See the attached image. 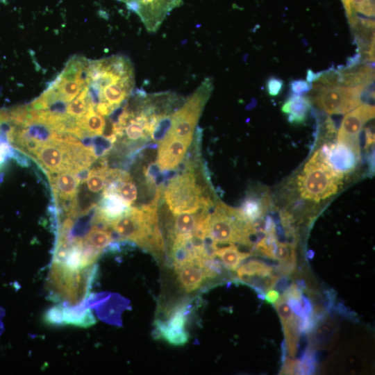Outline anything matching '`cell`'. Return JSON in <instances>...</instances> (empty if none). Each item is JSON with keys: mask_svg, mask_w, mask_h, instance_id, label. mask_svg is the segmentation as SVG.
I'll return each instance as SVG.
<instances>
[{"mask_svg": "<svg viewBox=\"0 0 375 375\" xmlns=\"http://www.w3.org/2000/svg\"><path fill=\"white\" fill-rule=\"evenodd\" d=\"M15 151L8 142L0 144V167L3 165L6 158H13Z\"/></svg>", "mask_w": 375, "mask_h": 375, "instance_id": "d6a6232c", "label": "cell"}, {"mask_svg": "<svg viewBox=\"0 0 375 375\" xmlns=\"http://www.w3.org/2000/svg\"><path fill=\"white\" fill-rule=\"evenodd\" d=\"M279 298V293L277 290H269L265 296V299L269 303H274Z\"/></svg>", "mask_w": 375, "mask_h": 375, "instance_id": "8d00e7d4", "label": "cell"}, {"mask_svg": "<svg viewBox=\"0 0 375 375\" xmlns=\"http://www.w3.org/2000/svg\"><path fill=\"white\" fill-rule=\"evenodd\" d=\"M62 324H72L79 327H88L96 323L92 311L89 308L82 309L77 306H61Z\"/></svg>", "mask_w": 375, "mask_h": 375, "instance_id": "2e32d148", "label": "cell"}, {"mask_svg": "<svg viewBox=\"0 0 375 375\" xmlns=\"http://www.w3.org/2000/svg\"><path fill=\"white\" fill-rule=\"evenodd\" d=\"M192 142L166 134L158 146L156 164L160 170L176 169L184 158Z\"/></svg>", "mask_w": 375, "mask_h": 375, "instance_id": "30bf717a", "label": "cell"}, {"mask_svg": "<svg viewBox=\"0 0 375 375\" xmlns=\"http://www.w3.org/2000/svg\"><path fill=\"white\" fill-rule=\"evenodd\" d=\"M78 126L84 131L86 137H94L103 134L106 122L103 116L97 113L91 105L86 114L77 122Z\"/></svg>", "mask_w": 375, "mask_h": 375, "instance_id": "e0dca14e", "label": "cell"}, {"mask_svg": "<svg viewBox=\"0 0 375 375\" xmlns=\"http://www.w3.org/2000/svg\"><path fill=\"white\" fill-rule=\"evenodd\" d=\"M82 238L83 245H90L101 253L113 241V236L109 228H103L95 224H92L85 236Z\"/></svg>", "mask_w": 375, "mask_h": 375, "instance_id": "d6986e66", "label": "cell"}, {"mask_svg": "<svg viewBox=\"0 0 375 375\" xmlns=\"http://www.w3.org/2000/svg\"><path fill=\"white\" fill-rule=\"evenodd\" d=\"M3 120V110H0V126Z\"/></svg>", "mask_w": 375, "mask_h": 375, "instance_id": "74e56055", "label": "cell"}, {"mask_svg": "<svg viewBox=\"0 0 375 375\" xmlns=\"http://www.w3.org/2000/svg\"><path fill=\"white\" fill-rule=\"evenodd\" d=\"M343 178L329 167L317 149L296 175L294 188L300 199L320 203L338 192Z\"/></svg>", "mask_w": 375, "mask_h": 375, "instance_id": "6da1fadb", "label": "cell"}, {"mask_svg": "<svg viewBox=\"0 0 375 375\" xmlns=\"http://www.w3.org/2000/svg\"><path fill=\"white\" fill-rule=\"evenodd\" d=\"M96 273L94 265L71 269L53 260L47 283L51 299L66 302L69 306H79L89 295Z\"/></svg>", "mask_w": 375, "mask_h": 375, "instance_id": "7a4b0ae2", "label": "cell"}, {"mask_svg": "<svg viewBox=\"0 0 375 375\" xmlns=\"http://www.w3.org/2000/svg\"><path fill=\"white\" fill-rule=\"evenodd\" d=\"M117 1L124 3L128 9L136 13L150 33L156 32L167 15L182 3V0Z\"/></svg>", "mask_w": 375, "mask_h": 375, "instance_id": "52a82bcc", "label": "cell"}, {"mask_svg": "<svg viewBox=\"0 0 375 375\" xmlns=\"http://www.w3.org/2000/svg\"><path fill=\"white\" fill-rule=\"evenodd\" d=\"M164 198L172 212L195 213L202 208H210L212 202L205 197L192 171L185 172L171 178L164 190Z\"/></svg>", "mask_w": 375, "mask_h": 375, "instance_id": "277c9868", "label": "cell"}, {"mask_svg": "<svg viewBox=\"0 0 375 375\" xmlns=\"http://www.w3.org/2000/svg\"><path fill=\"white\" fill-rule=\"evenodd\" d=\"M201 262L205 272L206 279H213L220 276L224 272V266L215 258L201 259Z\"/></svg>", "mask_w": 375, "mask_h": 375, "instance_id": "4316f807", "label": "cell"}, {"mask_svg": "<svg viewBox=\"0 0 375 375\" xmlns=\"http://www.w3.org/2000/svg\"><path fill=\"white\" fill-rule=\"evenodd\" d=\"M318 149L329 167L342 177L353 172L360 160V153L338 140L324 144Z\"/></svg>", "mask_w": 375, "mask_h": 375, "instance_id": "ba28073f", "label": "cell"}, {"mask_svg": "<svg viewBox=\"0 0 375 375\" xmlns=\"http://www.w3.org/2000/svg\"><path fill=\"white\" fill-rule=\"evenodd\" d=\"M283 87V81L278 78L271 77L267 81V92L272 97L278 95L282 91Z\"/></svg>", "mask_w": 375, "mask_h": 375, "instance_id": "83f0119b", "label": "cell"}, {"mask_svg": "<svg viewBox=\"0 0 375 375\" xmlns=\"http://www.w3.org/2000/svg\"><path fill=\"white\" fill-rule=\"evenodd\" d=\"M91 105L93 104L88 95L87 85L81 90L79 94L74 99L67 104V115L76 121H79L86 114Z\"/></svg>", "mask_w": 375, "mask_h": 375, "instance_id": "603a6c76", "label": "cell"}, {"mask_svg": "<svg viewBox=\"0 0 375 375\" xmlns=\"http://www.w3.org/2000/svg\"><path fill=\"white\" fill-rule=\"evenodd\" d=\"M311 89V83L305 80H294L290 83V90L294 94L303 95Z\"/></svg>", "mask_w": 375, "mask_h": 375, "instance_id": "f1b7e54d", "label": "cell"}, {"mask_svg": "<svg viewBox=\"0 0 375 375\" xmlns=\"http://www.w3.org/2000/svg\"><path fill=\"white\" fill-rule=\"evenodd\" d=\"M236 273L238 279L245 283L251 278H264L271 275L274 274V269L262 261L251 260L238 268Z\"/></svg>", "mask_w": 375, "mask_h": 375, "instance_id": "ac0fdd59", "label": "cell"}, {"mask_svg": "<svg viewBox=\"0 0 375 375\" xmlns=\"http://www.w3.org/2000/svg\"><path fill=\"white\" fill-rule=\"evenodd\" d=\"M269 193L265 190L249 193L239 209L244 218L252 222L263 217L271 206Z\"/></svg>", "mask_w": 375, "mask_h": 375, "instance_id": "8fae6325", "label": "cell"}, {"mask_svg": "<svg viewBox=\"0 0 375 375\" xmlns=\"http://www.w3.org/2000/svg\"><path fill=\"white\" fill-rule=\"evenodd\" d=\"M215 255L221 260L226 268L235 271L244 260L250 256L251 253L242 252L235 244H229L226 247H217Z\"/></svg>", "mask_w": 375, "mask_h": 375, "instance_id": "ffe728a7", "label": "cell"}, {"mask_svg": "<svg viewBox=\"0 0 375 375\" xmlns=\"http://www.w3.org/2000/svg\"><path fill=\"white\" fill-rule=\"evenodd\" d=\"M251 223L239 209L218 202L210 215L208 237L216 244L239 243L254 247Z\"/></svg>", "mask_w": 375, "mask_h": 375, "instance_id": "3957f363", "label": "cell"}, {"mask_svg": "<svg viewBox=\"0 0 375 375\" xmlns=\"http://www.w3.org/2000/svg\"><path fill=\"white\" fill-rule=\"evenodd\" d=\"M102 196L96 206L95 214L109 226L112 222L128 212L131 206L117 193H108Z\"/></svg>", "mask_w": 375, "mask_h": 375, "instance_id": "7c38bea8", "label": "cell"}, {"mask_svg": "<svg viewBox=\"0 0 375 375\" xmlns=\"http://www.w3.org/2000/svg\"><path fill=\"white\" fill-rule=\"evenodd\" d=\"M117 194L129 206L135 202L137 199L138 189L131 177L120 183Z\"/></svg>", "mask_w": 375, "mask_h": 375, "instance_id": "484cf974", "label": "cell"}, {"mask_svg": "<svg viewBox=\"0 0 375 375\" xmlns=\"http://www.w3.org/2000/svg\"><path fill=\"white\" fill-rule=\"evenodd\" d=\"M177 279L182 288L187 292L199 289L206 276L201 262V259H197L174 269Z\"/></svg>", "mask_w": 375, "mask_h": 375, "instance_id": "4fadbf2b", "label": "cell"}, {"mask_svg": "<svg viewBox=\"0 0 375 375\" xmlns=\"http://www.w3.org/2000/svg\"><path fill=\"white\" fill-rule=\"evenodd\" d=\"M290 283V280L288 277L283 276L278 278L274 288H276L278 292L283 293L284 290L291 284Z\"/></svg>", "mask_w": 375, "mask_h": 375, "instance_id": "d590c367", "label": "cell"}, {"mask_svg": "<svg viewBox=\"0 0 375 375\" xmlns=\"http://www.w3.org/2000/svg\"><path fill=\"white\" fill-rule=\"evenodd\" d=\"M350 65L349 68L338 71V85H369L374 81V70L367 65Z\"/></svg>", "mask_w": 375, "mask_h": 375, "instance_id": "5bb4252c", "label": "cell"}, {"mask_svg": "<svg viewBox=\"0 0 375 375\" xmlns=\"http://www.w3.org/2000/svg\"><path fill=\"white\" fill-rule=\"evenodd\" d=\"M331 330L328 324H321L316 329L315 340L320 343L326 342L332 334Z\"/></svg>", "mask_w": 375, "mask_h": 375, "instance_id": "f546056e", "label": "cell"}, {"mask_svg": "<svg viewBox=\"0 0 375 375\" xmlns=\"http://www.w3.org/2000/svg\"><path fill=\"white\" fill-rule=\"evenodd\" d=\"M212 90V78H205L182 106L174 112L171 126L166 134L192 141L199 119Z\"/></svg>", "mask_w": 375, "mask_h": 375, "instance_id": "5b68a950", "label": "cell"}, {"mask_svg": "<svg viewBox=\"0 0 375 375\" xmlns=\"http://www.w3.org/2000/svg\"><path fill=\"white\" fill-rule=\"evenodd\" d=\"M49 86L53 88L64 100L69 102L74 99L81 90L87 85L78 80H67L58 75Z\"/></svg>", "mask_w": 375, "mask_h": 375, "instance_id": "7402d4cb", "label": "cell"}, {"mask_svg": "<svg viewBox=\"0 0 375 375\" xmlns=\"http://www.w3.org/2000/svg\"><path fill=\"white\" fill-rule=\"evenodd\" d=\"M176 215L171 237L192 235L197 222V216L188 212L181 213Z\"/></svg>", "mask_w": 375, "mask_h": 375, "instance_id": "cb8c5ba5", "label": "cell"}, {"mask_svg": "<svg viewBox=\"0 0 375 375\" xmlns=\"http://www.w3.org/2000/svg\"><path fill=\"white\" fill-rule=\"evenodd\" d=\"M302 295V291L297 287V284L291 283L283 292L282 296L286 299H293L299 301Z\"/></svg>", "mask_w": 375, "mask_h": 375, "instance_id": "1f68e13d", "label": "cell"}, {"mask_svg": "<svg viewBox=\"0 0 375 375\" xmlns=\"http://www.w3.org/2000/svg\"><path fill=\"white\" fill-rule=\"evenodd\" d=\"M317 369V356L310 347L305 349L300 356L298 374H312Z\"/></svg>", "mask_w": 375, "mask_h": 375, "instance_id": "d4e9b609", "label": "cell"}, {"mask_svg": "<svg viewBox=\"0 0 375 375\" xmlns=\"http://www.w3.org/2000/svg\"><path fill=\"white\" fill-rule=\"evenodd\" d=\"M300 304L306 316H310L312 312V307L310 300L306 296L301 295L299 299Z\"/></svg>", "mask_w": 375, "mask_h": 375, "instance_id": "e575fe53", "label": "cell"}, {"mask_svg": "<svg viewBox=\"0 0 375 375\" xmlns=\"http://www.w3.org/2000/svg\"><path fill=\"white\" fill-rule=\"evenodd\" d=\"M288 300L290 309L299 317V318L307 317L298 300L293 299H290Z\"/></svg>", "mask_w": 375, "mask_h": 375, "instance_id": "836d02e7", "label": "cell"}, {"mask_svg": "<svg viewBox=\"0 0 375 375\" xmlns=\"http://www.w3.org/2000/svg\"><path fill=\"white\" fill-rule=\"evenodd\" d=\"M368 85H326L314 84L310 101L329 115L347 113L361 103V96Z\"/></svg>", "mask_w": 375, "mask_h": 375, "instance_id": "8992f818", "label": "cell"}, {"mask_svg": "<svg viewBox=\"0 0 375 375\" xmlns=\"http://www.w3.org/2000/svg\"><path fill=\"white\" fill-rule=\"evenodd\" d=\"M154 326L158 338L165 340L172 345L181 346L188 341L189 335L185 330L172 328L160 319L154 321Z\"/></svg>", "mask_w": 375, "mask_h": 375, "instance_id": "44dd1931", "label": "cell"}, {"mask_svg": "<svg viewBox=\"0 0 375 375\" xmlns=\"http://www.w3.org/2000/svg\"><path fill=\"white\" fill-rule=\"evenodd\" d=\"M281 372L284 374H298L299 360H293L290 358L284 360Z\"/></svg>", "mask_w": 375, "mask_h": 375, "instance_id": "4dcf8cb0", "label": "cell"}, {"mask_svg": "<svg viewBox=\"0 0 375 375\" xmlns=\"http://www.w3.org/2000/svg\"><path fill=\"white\" fill-rule=\"evenodd\" d=\"M311 108V101L308 97L292 94L283 104L281 110L288 116L292 124H302Z\"/></svg>", "mask_w": 375, "mask_h": 375, "instance_id": "9a60e30c", "label": "cell"}, {"mask_svg": "<svg viewBox=\"0 0 375 375\" xmlns=\"http://www.w3.org/2000/svg\"><path fill=\"white\" fill-rule=\"evenodd\" d=\"M374 117V106L362 104L348 112L343 118L337 140L344 142L360 153L359 135L365 124Z\"/></svg>", "mask_w": 375, "mask_h": 375, "instance_id": "9c48e42d", "label": "cell"}]
</instances>
